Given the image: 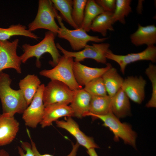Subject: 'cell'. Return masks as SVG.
I'll use <instances>...</instances> for the list:
<instances>
[{
    "label": "cell",
    "mask_w": 156,
    "mask_h": 156,
    "mask_svg": "<svg viewBox=\"0 0 156 156\" xmlns=\"http://www.w3.org/2000/svg\"><path fill=\"white\" fill-rule=\"evenodd\" d=\"M12 81L8 74L0 72V99L3 113L14 116L16 113L23 114L28 105L21 90L11 88Z\"/></svg>",
    "instance_id": "1"
},
{
    "label": "cell",
    "mask_w": 156,
    "mask_h": 156,
    "mask_svg": "<svg viewBox=\"0 0 156 156\" xmlns=\"http://www.w3.org/2000/svg\"><path fill=\"white\" fill-rule=\"evenodd\" d=\"M56 35L53 32L48 31L45 33L43 40L38 43L34 45L27 44H23L22 47L24 53L20 56L21 62L25 63L29 58L35 57L36 58V66L40 67V58L44 53H49L52 60L49 62L50 64L53 67L55 66L61 56L55 42Z\"/></svg>",
    "instance_id": "2"
},
{
    "label": "cell",
    "mask_w": 156,
    "mask_h": 156,
    "mask_svg": "<svg viewBox=\"0 0 156 156\" xmlns=\"http://www.w3.org/2000/svg\"><path fill=\"white\" fill-rule=\"evenodd\" d=\"M74 62L73 58L63 55L61 56L58 63L53 68L42 70L39 74L51 80L61 82L73 91L81 89L82 87L77 83L74 75Z\"/></svg>",
    "instance_id": "3"
},
{
    "label": "cell",
    "mask_w": 156,
    "mask_h": 156,
    "mask_svg": "<svg viewBox=\"0 0 156 156\" xmlns=\"http://www.w3.org/2000/svg\"><path fill=\"white\" fill-rule=\"evenodd\" d=\"M57 13L51 0H39L36 16L28 25V30L32 32L38 29H46L57 35L59 29L55 21Z\"/></svg>",
    "instance_id": "4"
},
{
    "label": "cell",
    "mask_w": 156,
    "mask_h": 156,
    "mask_svg": "<svg viewBox=\"0 0 156 156\" xmlns=\"http://www.w3.org/2000/svg\"><path fill=\"white\" fill-rule=\"evenodd\" d=\"M89 116L101 120L103 122V125L108 128L114 134L115 141H118L120 138L125 143L136 147V133L132 130L130 125L121 122L112 112L105 115H90Z\"/></svg>",
    "instance_id": "5"
},
{
    "label": "cell",
    "mask_w": 156,
    "mask_h": 156,
    "mask_svg": "<svg viewBox=\"0 0 156 156\" xmlns=\"http://www.w3.org/2000/svg\"><path fill=\"white\" fill-rule=\"evenodd\" d=\"M56 18L60 26L57 34L58 37L67 40L69 42L72 48L75 51H79L82 49L89 41L102 42L108 38H101L98 36L90 35L81 27L73 30L68 29L62 22V17L58 13Z\"/></svg>",
    "instance_id": "6"
},
{
    "label": "cell",
    "mask_w": 156,
    "mask_h": 156,
    "mask_svg": "<svg viewBox=\"0 0 156 156\" xmlns=\"http://www.w3.org/2000/svg\"><path fill=\"white\" fill-rule=\"evenodd\" d=\"M58 49L65 56L74 58L75 62H80L86 59L89 58L97 62L106 64V53L109 50L110 44L108 43H92V45L87 44L82 50L77 52L67 51L63 48L58 43L56 44Z\"/></svg>",
    "instance_id": "7"
},
{
    "label": "cell",
    "mask_w": 156,
    "mask_h": 156,
    "mask_svg": "<svg viewBox=\"0 0 156 156\" xmlns=\"http://www.w3.org/2000/svg\"><path fill=\"white\" fill-rule=\"evenodd\" d=\"M74 91L64 83L51 80L44 86L43 101L45 107L53 104L68 105L72 101Z\"/></svg>",
    "instance_id": "8"
},
{
    "label": "cell",
    "mask_w": 156,
    "mask_h": 156,
    "mask_svg": "<svg viewBox=\"0 0 156 156\" xmlns=\"http://www.w3.org/2000/svg\"><path fill=\"white\" fill-rule=\"evenodd\" d=\"M19 40L11 42L0 40V72L4 69L12 68L18 73H21V61L16 53Z\"/></svg>",
    "instance_id": "9"
},
{
    "label": "cell",
    "mask_w": 156,
    "mask_h": 156,
    "mask_svg": "<svg viewBox=\"0 0 156 156\" xmlns=\"http://www.w3.org/2000/svg\"><path fill=\"white\" fill-rule=\"evenodd\" d=\"M45 85H40L29 106L23 113L22 118L26 126L36 127L43 116L45 106L43 101V93Z\"/></svg>",
    "instance_id": "10"
},
{
    "label": "cell",
    "mask_w": 156,
    "mask_h": 156,
    "mask_svg": "<svg viewBox=\"0 0 156 156\" xmlns=\"http://www.w3.org/2000/svg\"><path fill=\"white\" fill-rule=\"evenodd\" d=\"M106 57L107 59L117 63L120 66L121 71L124 74L126 66L131 63L141 60H149L153 62H155L156 47L154 45L148 46L142 51L125 55L114 54L109 50L106 54Z\"/></svg>",
    "instance_id": "11"
},
{
    "label": "cell",
    "mask_w": 156,
    "mask_h": 156,
    "mask_svg": "<svg viewBox=\"0 0 156 156\" xmlns=\"http://www.w3.org/2000/svg\"><path fill=\"white\" fill-rule=\"evenodd\" d=\"M55 122L57 127L66 130L74 136L79 145L87 150L99 148L92 137L86 135L80 130L78 125L72 117H67L65 120H57Z\"/></svg>",
    "instance_id": "12"
},
{
    "label": "cell",
    "mask_w": 156,
    "mask_h": 156,
    "mask_svg": "<svg viewBox=\"0 0 156 156\" xmlns=\"http://www.w3.org/2000/svg\"><path fill=\"white\" fill-rule=\"evenodd\" d=\"M146 80L142 77L129 76L124 79L121 88L133 102L141 104L145 97Z\"/></svg>",
    "instance_id": "13"
},
{
    "label": "cell",
    "mask_w": 156,
    "mask_h": 156,
    "mask_svg": "<svg viewBox=\"0 0 156 156\" xmlns=\"http://www.w3.org/2000/svg\"><path fill=\"white\" fill-rule=\"evenodd\" d=\"M106 65L103 68H93L82 64L80 62L74 61L73 71L77 82L82 87L93 79L102 77L112 66L110 63H107Z\"/></svg>",
    "instance_id": "14"
},
{
    "label": "cell",
    "mask_w": 156,
    "mask_h": 156,
    "mask_svg": "<svg viewBox=\"0 0 156 156\" xmlns=\"http://www.w3.org/2000/svg\"><path fill=\"white\" fill-rule=\"evenodd\" d=\"M19 124L14 116L8 113L0 115V146L10 143L19 131Z\"/></svg>",
    "instance_id": "15"
},
{
    "label": "cell",
    "mask_w": 156,
    "mask_h": 156,
    "mask_svg": "<svg viewBox=\"0 0 156 156\" xmlns=\"http://www.w3.org/2000/svg\"><path fill=\"white\" fill-rule=\"evenodd\" d=\"M74 116L73 112L68 105L53 104L45 107L42 119L40 124L44 128L63 117Z\"/></svg>",
    "instance_id": "16"
},
{
    "label": "cell",
    "mask_w": 156,
    "mask_h": 156,
    "mask_svg": "<svg viewBox=\"0 0 156 156\" xmlns=\"http://www.w3.org/2000/svg\"><path fill=\"white\" fill-rule=\"evenodd\" d=\"M92 96L83 88L75 90L70 106L74 114V116L81 118L86 116L89 112Z\"/></svg>",
    "instance_id": "17"
},
{
    "label": "cell",
    "mask_w": 156,
    "mask_h": 156,
    "mask_svg": "<svg viewBox=\"0 0 156 156\" xmlns=\"http://www.w3.org/2000/svg\"><path fill=\"white\" fill-rule=\"evenodd\" d=\"M130 38L132 43L137 46L154 45L156 43V27L154 25L144 26L138 24V29Z\"/></svg>",
    "instance_id": "18"
},
{
    "label": "cell",
    "mask_w": 156,
    "mask_h": 156,
    "mask_svg": "<svg viewBox=\"0 0 156 156\" xmlns=\"http://www.w3.org/2000/svg\"><path fill=\"white\" fill-rule=\"evenodd\" d=\"M129 99L121 88L112 97L111 111L113 114L119 119L130 115L131 106Z\"/></svg>",
    "instance_id": "19"
},
{
    "label": "cell",
    "mask_w": 156,
    "mask_h": 156,
    "mask_svg": "<svg viewBox=\"0 0 156 156\" xmlns=\"http://www.w3.org/2000/svg\"><path fill=\"white\" fill-rule=\"evenodd\" d=\"M18 84L28 106L41 85L40 81L37 76L29 74L21 80Z\"/></svg>",
    "instance_id": "20"
},
{
    "label": "cell",
    "mask_w": 156,
    "mask_h": 156,
    "mask_svg": "<svg viewBox=\"0 0 156 156\" xmlns=\"http://www.w3.org/2000/svg\"><path fill=\"white\" fill-rule=\"evenodd\" d=\"M111 100L112 97L108 95L92 96L89 112L86 114V116L90 115H105L112 112Z\"/></svg>",
    "instance_id": "21"
},
{
    "label": "cell",
    "mask_w": 156,
    "mask_h": 156,
    "mask_svg": "<svg viewBox=\"0 0 156 156\" xmlns=\"http://www.w3.org/2000/svg\"><path fill=\"white\" fill-rule=\"evenodd\" d=\"M107 95L112 97L121 88L124 79L114 68L111 66L102 76Z\"/></svg>",
    "instance_id": "22"
},
{
    "label": "cell",
    "mask_w": 156,
    "mask_h": 156,
    "mask_svg": "<svg viewBox=\"0 0 156 156\" xmlns=\"http://www.w3.org/2000/svg\"><path fill=\"white\" fill-rule=\"evenodd\" d=\"M113 13L104 12L97 16L93 21L90 30L106 36L108 30L114 31L113 25L114 23Z\"/></svg>",
    "instance_id": "23"
},
{
    "label": "cell",
    "mask_w": 156,
    "mask_h": 156,
    "mask_svg": "<svg viewBox=\"0 0 156 156\" xmlns=\"http://www.w3.org/2000/svg\"><path fill=\"white\" fill-rule=\"evenodd\" d=\"M103 9L94 0H87L84 12L83 20L81 27L86 32L90 31L93 20L98 15L103 12Z\"/></svg>",
    "instance_id": "24"
},
{
    "label": "cell",
    "mask_w": 156,
    "mask_h": 156,
    "mask_svg": "<svg viewBox=\"0 0 156 156\" xmlns=\"http://www.w3.org/2000/svg\"><path fill=\"white\" fill-rule=\"evenodd\" d=\"M15 36H21L37 40L39 37L27 29L25 25L18 24L12 25L8 28L0 27V40H8L11 37Z\"/></svg>",
    "instance_id": "25"
},
{
    "label": "cell",
    "mask_w": 156,
    "mask_h": 156,
    "mask_svg": "<svg viewBox=\"0 0 156 156\" xmlns=\"http://www.w3.org/2000/svg\"><path fill=\"white\" fill-rule=\"evenodd\" d=\"M55 8L60 12L64 19L75 29L78 28L72 17L73 1L71 0H51Z\"/></svg>",
    "instance_id": "26"
},
{
    "label": "cell",
    "mask_w": 156,
    "mask_h": 156,
    "mask_svg": "<svg viewBox=\"0 0 156 156\" xmlns=\"http://www.w3.org/2000/svg\"><path fill=\"white\" fill-rule=\"evenodd\" d=\"M131 0H116L115 9L113 13L114 23L118 21L122 24L125 23V18L132 11Z\"/></svg>",
    "instance_id": "27"
},
{
    "label": "cell",
    "mask_w": 156,
    "mask_h": 156,
    "mask_svg": "<svg viewBox=\"0 0 156 156\" xmlns=\"http://www.w3.org/2000/svg\"><path fill=\"white\" fill-rule=\"evenodd\" d=\"M92 96H104L107 95L102 77L90 81L83 88Z\"/></svg>",
    "instance_id": "28"
},
{
    "label": "cell",
    "mask_w": 156,
    "mask_h": 156,
    "mask_svg": "<svg viewBox=\"0 0 156 156\" xmlns=\"http://www.w3.org/2000/svg\"><path fill=\"white\" fill-rule=\"evenodd\" d=\"M145 74L151 81L152 86L151 98L146 105L147 107H156V66L150 63L146 69Z\"/></svg>",
    "instance_id": "29"
},
{
    "label": "cell",
    "mask_w": 156,
    "mask_h": 156,
    "mask_svg": "<svg viewBox=\"0 0 156 156\" xmlns=\"http://www.w3.org/2000/svg\"><path fill=\"white\" fill-rule=\"evenodd\" d=\"M73 1L72 17L73 21L78 27L82 23L84 10L87 0H74Z\"/></svg>",
    "instance_id": "30"
},
{
    "label": "cell",
    "mask_w": 156,
    "mask_h": 156,
    "mask_svg": "<svg viewBox=\"0 0 156 156\" xmlns=\"http://www.w3.org/2000/svg\"><path fill=\"white\" fill-rule=\"evenodd\" d=\"M27 131L28 136L30 140L31 144L33 151L35 156H54L52 155L48 154H40L38 151L35 143L32 140L29 131L27 129ZM79 146V144L77 142H76L75 144H73L72 146V149L71 151L67 156H76Z\"/></svg>",
    "instance_id": "31"
},
{
    "label": "cell",
    "mask_w": 156,
    "mask_h": 156,
    "mask_svg": "<svg viewBox=\"0 0 156 156\" xmlns=\"http://www.w3.org/2000/svg\"><path fill=\"white\" fill-rule=\"evenodd\" d=\"M21 147H17L19 156H35L32 149L31 144L21 141Z\"/></svg>",
    "instance_id": "32"
},
{
    "label": "cell",
    "mask_w": 156,
    "mask_h": 156,
    "mask_svg": "<svg viewBox=\"0 0 156 156\" xmlns=\"http://www.w3.org/2000/svg\"><path fill=\"white\" fill-rule=\"evenodd\" d=\"M96 3L103 9L104 12L113 13L116 4L115 0H96Z\"/></svg>",
    "instance_id": "33"
},
{
    "label": "cell",
    "mask_w": 156,
    "mask_h": 156,
    "mask_svg": "<svg viewBox=\"0 0 156 156\" xmlns=\"http://www.w3.org/2000/svg\"><path fill=\"white\" fill-rule=\"evenodd\" d=\"M87 153L90 156H98L94 148H91L87 150Z\"/></svg>",
    "instance_id": "34"
},
{
    "label": "cell",
    "mask_w": 156,
    "mask_h": 156,
    "mask_svg": "<svg viewBox=\"0 0 156 156\" xmlns=\"http://www.w3.org/2000/svg\"><path fill=\"white\" fill-rule=\"evenodd\" d=\"M0 156H10L9 153L4 149L0 150Z\"/></svg>",
    "instance_id": "35"
}]
</instances>
